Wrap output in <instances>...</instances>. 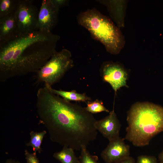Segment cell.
<instances>
[{
    "label": "cell",
    "mask_w": 163,
    "mask_h": 163,
    "mask_svg": "<svg viewBox=\"0 0 163 163\" xmlns=\"http://www.w3.org/2000/svg\"><path fill=\"white\" fill-rule=\"evenodd\" d=\"M36 106L39 123L46 129L53 142L79 150L96 139L97 120L92 114L55 94L45 85L37 91Z\"/></svg>",
    "instance_id": "1"
},
{
    "label": "cell",
    "mask_w": 163,
    "mask_h": 163,
    "mask_svg": "<svg viewBox=\"0 0 163 163\" xmlns=\"http://www.w3.org/2000/svg\"><path fill=\"white\" fill-rule=\"evenodd\" d=\"M60 38L37 29L0 41V82L37 73L56 51Z\"/></svg>",
    "instance_id": "2"
},
{
    "label": "cell",
    "mask_w": 163,
    "mask_h": 163,
    "mask_svg": "<svg viewBox=\"0 0 163 163\" xmlns=\"http://www.w3.org/2000/svg\"><path fill=\"white\" fill-rule=\"evenodd\" d=\"M126 121L124 139L136 146L147 145L163 132V107L148 102H137L127 111Z\"/></svg>",
    "instance_id": "3"
},
{
    "label": "cell",
    "mask_w": 163,
    "mask_h": 163,
    "mask_svg": "<svg viewBox=\"0 0 163 163\" xmlns=\"http://www.w3.org/2000/svg\"><path fill=\"white\" fill-rule=\"evenodd\" d=\"M78 23L86 29L94 39L99 41L106 51L113 55L118 54L125 43L120 29L108 17L93 8L80 13Z\"/></svg>",
    "instance_id": "4"
},
{
    "label": "cell",
    "mask_w": 163,
    "mask_h": 163,
    "mask_svg": "<svg viewBox=\"0 0 163 163\" xmlns=\"http://www.w3.org/2000/svg\"><path fill=\"white\" fill-rule=\"evenodd\" d=\"M72 56L71 52L67 49L56 51L36 73L37 82H43L51 86L59 82L74 66Z\"/></svg>",
    "instance_id": "5"
},
{
    "label": "cell",
    "mask_w": 163,
    "mask_h": 163,
    "mask_svg": "<svg viewBox=\"0 0 163 163\" xmlns=\"http://www.w3.org/2000/svg\"><path fill=\"white\" fill-rule=\"evenodd\" d=\"M39 11L31 0H18L15 14L20 34L37 29Z\"/></svg>",
    "instance_id": "6"
},
{
    "label": "cell",
    "mask_w": 163,
    "mask_h": 163,
    "mask_svg": "<svg viewBox=\"0 0 163 163\" xmlns=\"http://www.w3.org/2000/svg\"><path fill=\"white\" fill-rule=\"evenodd\" d=\"M100 72L103 81L110 84L115 94L121 87H128L126 84L127 72L120 63L105 62L101 66Z\"/></svg>",
    "instance_id": "7"
},
{
    "label": "cell",
    "mask_w": 163,
    "mask_h": 163,
    "mask_svg": "<svg viewBox=\"0 0 163 163\" xmlns=\"http://www.w3.org/2000/svg\"><path fill=\"white\" fill-rule=\"evenodd\" d=\"M124 140L120 136L109 141L101 153V157L106 163H117L130 156V147Z\"/></svg>",
    "instance_id": "8"
},
{
    "label": "cell",
    "mask_w": 163,
    "mask_h": 163,
    "mask_svg": "<svg viewBox=\"0 0 163 163\" xmlns=\"http://www.w3.org/2000/svg\"><path fill=\"white\" fill-rule=\"evenodd\" d=\"M59 10L51 0H43L39 10L37 29L46 33L51 32L57 23Z\"/></svg>",
    "instance_id": "9"
},
{
    "label": "cell",
    "mask_w": 163,
    "mask_h": 163,
    "mask_svg": "<svg viewBox=\"0 0 163 163\" xmlns=\"http://www.w3.org/2000/svg\"><path fill=\"white\" fill-rule=\"evenodd\" d=\"M108 115L100 120H96L95 127L109 141L120 137L121 124L117 118L114 110V104L113 110Z\"/></svg>",
    "instance_id": "10"
},
{
    "label": "cell",
    "mask_w": 163,
    "mask_h": 163,
    "mask_svg": "<svg viewBox=\"0 0 163 163\" xmlns=\"http://www.w3.org/2000/svg\"><path fill=\"white\" fill-rule=\"evenodd\" d=\"M19 34L15 13L0 18V41L11 39Z\"/></svg>",
    "instance_id": "11"
},
{
    "label": "cell",
    "mask_w": 163,
    "mask_h": 163,
    "mask_svg": "<svg viewBox=\"0 0 163 163\" xmlns=\"http://www.w3.org/2000/svg\"><path fill=\"white\" fill-rule=\"evenodd\" d=\"M97 1L106 7L110 16L119 28L123 26L125 2L118 0Z\"/></svg>",
    "instance_id": "12"
},
{
    "label": "cell",
    "mask_w": 163,
    "mask_h": 163,
    "mask_svg": "<svg viewBox=\"0 0 163 163\" xmlns=\"http://www.w3.org/2000/svg\"><path fill=\"white\" fill-rule=\"evenodd\" d=\"M45 85L53 93L69 101H74L87 102L91 100V98L87 96L85 94L78 93L75 90L70 91L58 90L53 88L52 86L49 85L45 84Z\"/></svg>",
    "instance_id": "13"
},
{
    "label": "cell",
    "mask_w": 163,
    "mask_h": 163,
    "mask_svg": "<svg viewBox=\"0 0 163 163\" xmlns=\"http://www.w3.org/2000/svg\"><path fill=\"white\" fill-rule=\"evenodd\" d=\"M53 156L61 163H79L78 158L76 156L74 150L70 147L63 146L61 151L55 153Z\"/></svg>",
    "instance_id": "14"
},
{
    "label": "cell",
    "mask_w": 163,
    "mask_h": 163,
    "mask_svg": "<svg viewBox=\"0 0 163 163\" xmlns=\"http://www.w3.org/2000/svg\"><path fill=\"white\" fill-rule=\"evenodd\" d=\"M46 133V131L43 130L41 132H36L32 131L30 133V140L26 144L27 146H31L33 148L34 153L36 154L37 152L40 153L42 149L41 145L43 139Z\"/></svg>",
    "instance_id": "15"
},
{
    "label": "cell",
    "mask_w": 163,
    "mask_h": 163,
    "mask_svg": "<svg viewBox=\"0 0 163 163\" xmlns=\"http://www.w3.org/2000/svg\"><path fill=\"white\" fill-rule=\"evenodd\" d=\"M18 0H0V18L15 13Z\"/></svg>",
    "instance_id": "16"
},
{
    "label": "cell",
    "mask_w": 163,
    "mask_h": 163,
    "mask_svg": "<svg viewBox=\"0 0 163 163\" xmlns=\"http://www.w3.org/2000/svg\"><path fill=\"white\" fill-rule=\"evenodd\" d=\"M85 108L88 111L92 114L102 112H110L109 110L104 106L102 101L97 99L93 101H88Z\"/></svg>",
    "instance_id": "17"
},
{
    "label": "cell",
    "mask_w": 163,
    "mask_h": 163,
    "mask_svg": "<svg viewBox=\"0 0 163 163\" xmlns=\"http://www.w3.org/2000/svg\"><path fill=\"white\" fill-rule=\"evenodd\" d=\"M81 150V154L78 158L79 163H99L97 157L91 155L86 147H83Z\"/></svg>",
    "instance_id": "18"
},
{
    "label": "cell",
    "mask_w": 163,
    "mask_h": 163,
    "mask_svg": "<svg viewBox=\"0 0 163 163\" xmlns=\"http://www.w3.org/2000/svg\"><path fill=\"white\" fill-rule=\"evenodd\" d=\"M136 163H160L155 157L147 155H139L137 157Z\"/></svg>",
    "instance_id": "19"
},
{
    "label": "cell",
    "mask_w": 163,
    "mask_h": 163,
    "mask_svg": "<svg viewBox=\"0 0 163 163\" xmlns=\"http://www.w3.org/2000/svg\"><path fill=\"white\" fill-rule=\"evenodd\" d=\"M25 159L27 160L26 163H40L38 159L36 156V154L29 153L27 150L24 151Z\"/></svg>",
    "instance_id": "20"
},
{
    "label": "cell",
    "mask_w": 163,
    "mask_h": 163,
    "mask_svg": "<svg viewBox=\"0 0 163 163\" xmlns=\"http://www.w3.org/2000/svg\"><path fill=\"white\" fill-rule=\"evenodd\" d=\"M54 5L58 9L68 4V1L66 0H51Z\"/></svg>",
    "instance_id": "21"
},
{
    "label": "cell",
    "mask_w": 163,
    "mask_h": 163,
    "mask_svg": "<svg viewBox=\"0 0 163 163\" xmlns=\"http://www.w3.org/2000/svg\"><path fill=\"white\" fill-rule=\"evenodd\" d=\"M117 163H136V161L133 158L130 156Z\"/></svg>",
    "instance_id": "22"
},
{
    "label": "cell",
    "mask_w": 163,
    "mask_h": 163,
    "mask_svg": "<svg viewBox=\"0 0 163 163\" xmlns=\"http://www.w3.org/2000/svg\"><path fill=\"white\" fill-rule=\"evenodd\" d=\"M160 163H163V150L159 154L158 156Z\"/></svg>",
    "instance_id": "23"
},
{
    "label": "cell",
    "mask_w": 163,
    "mask_h": 163,
    "mask_svg": "<svg viewBox=\"0 0 163 163\" xmlns=\"http://www.w3.org/2000/svg\"><path fill=\"white\" fill-rule=\"evenodd\" d=\"M5 163H20L18 161H16L11 159H8L6 160Z\"/></svg>",
    "instance_id": "24"
}]
</instances>
